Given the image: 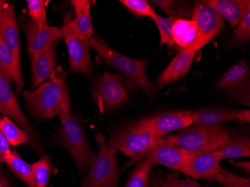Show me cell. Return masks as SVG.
I'll return each mask as SVG.
<instances>
[{
    "mask_svg": "<svg viewBox=\"0 0 250 187\" xmlns=\"http://www.w3.org/2000/svg\"><path fill=\"white\" fill-rule=\"evenodd\" d=\"M230 132L222 125H195L165 137L167 141L191 153L220 150L226 145Z\"/></svg>",
    "mask_w": 250,
    "mask_h": 187,
    "instance_id": "5",
    "label": "cell"
},
{
    "mask_svg": "<svg viewBox=\"0 0 250 187\" xmlns=\"http://www.w3.org/2000/svg\"><path fill=\"white\" fill-rule=\"evenodd\" d=\"M192 120L195 125H222L231 121L250 123V111L249 109H203L192 112Z\"/></svg>",
    "mask_w": 250,
    "mask_h": 187,
    "instance_id": "17",
    "label": "cell"
},
{
    "mask_svg": "<svg viewBox=\"0 0 250 187\" xmlns=\"http://www.w3.org/2000/svg\"><path fill=\"white\" fill-rule=\"evenodd\" d=\"M134 85L126 76L104 72L95 80L92 87L95 105L101 113L113 109L128 99Z\"/></svg>",
    "mask_w": 250,
    "mask_h": 187,
    "instance_id": "7",
    "label": "cell"
},
{
    "mask_svg": "<svg viewBox=\"0 0 250 187\" xmlns=\"http://www.w3.org/2000/svg\"><path fill=\"white\" fill-rule=\"evenodd\" d=\"M191 20L196 22V38L192 46L198 51L213 40L224 22V19L206 1L196 2Z\"/></svg>",
    "mask_w": 250,
    "mask_h": 187,
    "instance_id": "9",
    "label": "cell"
},
{
    "mask_svg": "<svg viewBox=\"0 0 250 187\" xmlns=\"http://www.w3.org/2000/svg\"><path fill=\"white\" fill-rule=\"evenodd\" d=\"M197 52L193 46L180 51L159 76L155 82L156 86L161 88L185 77L188 74Z\"/></svg>",
    "mask_w": 250,
    "mask_h": 187,
    "instance_id": "14",
    "label": "cell"
},
{
    "mask_svg": "<svg viewBox=\"0 0 250 187\" xmlns=\"http://www.w3.org/2000/svg\"><path fill=\"white\" fill-rule=\"evenodd\" d=\"M214 181L224 187H250V178L239 176L223 168L214 177Z\"/></svg>",
    "mask_w": 250,
    "mask_h": 187,
    "instance_id": "32",
    "label": "cell"
},
{
    "mask_svg": "<svg viewBox=\"0 0 250 187\" xmlns=\"http://www.w3.org/2000/svg\"><path fill=\"white\" fill-rule=\"evenodd\" d=\"M10 145L6 137L0 129V164L3 163V159L10 150Z\"/></svg>",
    "mask_w": 250,
    "mask_h": 187,
    "instance_id": "36",
    "label": "cell"
},
{
    "mask_svg": "<svg viewBox=\"0 0 250 187\" xmlns=\"http://www.w3.org/2000/svg\"><path fill=\"white\" fill-rule=\"evenodd\" d=\"M211 8L224 20L228 21L231 28H235L250 8V0H207Z\"/></svg>",
    "mask_w": 250,
    "mask_h": 187,
    "instance_id": "20",
    "label": "cell"
},
{
    "mask_svg": "<svg viewBox=\"0 0 250 187\" xmlns=\"http://www.w3.org/2000/svg\"><path fill=\"white\" fill-rule=\"evenodd\" d=\"M71 5L75 11V18L66 21L64 25L73 33L83 38L92 37L93 35L90 0H73Z\"/></svg>",
    "mask_w": 250,
    "mask_h": 187,
    "instance_id": "19",
    "label": "cell"
},
{
    "mask_svg": "<svg viewBox=\"0 0 250 187\" xmlns=\"http://www.w3.org/2000/svg\"><path fill=\"white\" fill-rule=\"evenodd\" d=\"M0 113L15 121L29 135L31 139L30 146L37 154L44 155L43 147L39 141L37 132L28 122L17 100L11 83L0 71Z\"/></svg>",
    "mask_w": 250,
    "mask_h": 187,
    "instance_id": "8",
    "label": "cell"
},
{
    "mask_svg": "<svg viewBox=\"0 0 250 187\" xmlns=\"http://www.w3.org/2000/svg\"><path fill=\"white\" fill-rule=\"evenodd\" d=\"M192 153L167 142L159 145L147 152L143 157L157 164L178 170L192 178V174L188 166V160Z\"/></svg>",
    "mask_w": 250,
    "mask_h": 187,
    "instance_id": "12",
    "label": "cell"
},
{
    "mask_svg": "<svg viewBox=\"0 0 250 187\" xmlns=\"http://www.w3.org/2000/svg\"><path fill=\"white\" fill-rule=\"evenodd\" d=\"M120 2L136 16L147 17L153 20L157 15L146 0H121Z\"/></svg>",
    "mask_w": 250,
    "mask_h": 187,
    "instance_id": "34",
    "label": "cell"
},
{
    "mask_svg": "<svg viewBox=\"0 0 250 187\" xmlns=\"http://www.w3.org/2000/svg\"><path fill=\"white\" fill-rule=\"evenodd\" d=\"M167 142L165 138L154 137L135 123L113 132L106 145L130 157V160L122 168V173L130 166L140 162L151 149Z\"/></svg>",
    "mask_w": 250,
    "mask_h": 187,
    "instance_id": "4",
    "label": "cell"
},
{
    "mask_svg": "<svg viewBox=\"0 0 250 187\" xmlns=\"http://www.w3.org/2000/svg\"><path fill=\"white\" fill-rule=\"evenodd\" d=\"M155 164L147 159L138 162V165L130 172L128 180L124 187H147L150 172Z\"/></svg>",
    "mask_w": 250,
    "mask_h": 187,
    "instance_id": "27",
    "label": "cell"
},
{
    "mask_svg": "<svg viewBox=\"0 0 250 187\" xmlns=\"http://www.w3.org/2000/svg\"><path fill=\"white\" fill-rule=\"evenodd\" d=\"M248 64L245 60L237 62L231 66L226 71L216 83V87L219 89L225 91H238L245 88L246 83L248 82Z\"/></svg>",
    "mask_w": 250,
    "mask_h": 187,
    "instance_id": "21",
    "label": "cell"
},
{
    "mask_svg": "<svg viewBox=\"0 0 250 187\" xmlns=\"http://www.w3.org/2000/svg\"><path fill=\"white\" fill-rule=\"evenodd\" d=\"M158 182L162 187H202L190 178L181 179L172 174H167L165 178H159Z\"/></svg>",
    "mask_w": 250,
    "mask_h": 187,
    "instance_id": "35",
    "label": "cell"
},
{
    "mask_svg": "<svg viewBox=\"0 0 250 187\" xmlns=\"http://www.w3.org/2000/svg\"><path fill=\"white\" fill-rule=\"evenodd\" d=\"M59 41L42 53L30 57L32 85L34 88H37L57 71L56 53Z\"/></svg>",
    "mask_w": 250,
    "mask_h": 187,
    "instance_id": "16",
    "label": "cell"
},
{
    "mask_svg": "<svg viewBox=\"0 0 250 187\" xmlns=\"http://www.w3.org/2000/svg\"><path fill=\"white\" fill-rule=\"evenodd\" d=\"M0 39L21 60V40L14 3H8L4 11L0 24Z\"/></svg>",
    "mask_w": 250,
    "mask_h": 187,
    "instance_id": "18",
    "label": "cell"
},
{
    "mask_svg": "<svg viewBox=\"0 0 250 187\" xmlns=\"http://www.w3.org/2000/svg\"><path fill=\"white\" fill-rule=\"evenodd\" d=\"M167 13L169 18L175 19H186L191 18L192 8L187 4L171 0H154L151 1Z\"/></svg>",
    "mask_w": 250,
    "mask_h": 187,
    "instance_id": "28",
    "label": "cell"
},
{
    "mask_svg": "<svg viewBox=\"0 0 250 187\" xmlns=\"http://www.w3.org/2000/svg\"><path fill=\"white\" fill-rule=\"evenodd\" d=\"M1 174H1V170H0V175H1Z\"/></svg>",
    "mask_w": 250,
    "mask_h": 187,
    "instance_id": "41",
    "label": "cell"
},
{
    "mask_svg": "<svg viewBox=\"0 0 250 187\" xmlns=\"http://www.w3.org/2000/svg\"><path fill=\"white\" fill-rule=\"evenodd\" d=\"M23 26L27 38V50L29 57L42 53L55 42L62 39V27L48 25L39 26L31 20L26 21Z\"/></svg>",
    "mask_w": 250,
    "mask_h": 187,
    "instance_id": "13",
    "label": "cell"
},
{
    "mask_svg": "<svg viewBox=\"0 0 250 187\" xmlns=\"http://www.w3.org/2000/svg\"><path fill=\"white\" fill-rule=\"evenodd\" d=\"M99 151L80 187H119L121 171L118 169L117 150L106 145L105 138L97 136Z\"/></svg>",
    "mask_w": 250,
    "mask_h": 187,
    "instance_id": "6",
    "label": "cell"
},
{
    "mask_svg": "<svg viewBox=\"0 0 250 187\" xmlns=\"http://www.w3.org/2000/svg\"><path fill=\"white\" fill-rule=\"evenodd\" d=\"M62 39H64L69 56L71 71L83 74L87 78L92 80L95 77V69L90 58L89 50L92 48L91 39L93 36L81 37L73 33L64 26L62 27Z\"/></svg>",
    "mask_w": 250,
    "mask_h": 187,
    "instance_id": "10",
    "label": "cell"
},
{
    "mask_svg": "<svg viewBox=\"0 0 250 187\" xmlns=\"http://www.w3.org/2000/svg\"><path fill=\"white\" fill-rule=\"evenodd\" d=\"M11 171L28 187H36V181L32 174L31 164L26 163L16 149L10 150L3 159Z\"/></svg>",
    "mask_w": 250,
    "mask_h": 187,
    "instance_id": "25",
    "label": "cell"
},
{
    "mask_svg": "<svg viewBox=\"0 0 250 187\" xmlns=\"http://www.w3.org/2000/svg\"><path fill=\"white\" fill-rule=\"evenodd\" d=\"M8 2L3 1V0H0V24H1V21H2V16H3L4 11H5V8L8 5Z\"/></svg>",
    "mask_w": 250,
    "mask_h": 187,
    "instance_id": "37",
    "label": "cell"
},
{
    "mask_svg": "<svg viewBox=\"0 0 250 187\" xmlns=\"http://www.w3.org/2000/svg\"><path fill=\"white\" fill-rule=\"evenodd\" d=\"M60 136L64 148L74 160L81 178L92 165L96 153L90 145L85 128L72 112H59Z\"/></svg>",
    "mask_w": 250,
    "mask_h": 187,
    "instance_id": "3",
    "label": "cell"
},
{
    "mask_svg": "<svg viewBox=\"0 0 250 187\" xmlns=\"http://www.w3.org/2000/svg\"><path fill=\"white\" fill-rule=\"evenodd\" d=\"M162 187L158 182V179L153 178V179H149V183H148V187Z\"/></svg>",
    "mask_w": 250,
    "mask_h": 187,
    "instance_id": "40",
    "label": "cell"
},
{
    "mask_svg": "<svg viewBox=\"0 0 250 187\" xmlns=\"http://www.w3.org/2000/svg\"><path fill=\"white\" fill-rule=\"evenodd\" d=\"M220 160L249 157L250 156V137L242 133H231L224 147L216 150Z\"/></svg>",
    "mask_w": 250,
    "mask_h": 187,
    "instance_id": "23",
    "label": "cell"
},
{
    "mask_svg": "<svg viewBox=\"0 0 250 187\" xmlns=\"http://www.w3.org/2000/svg\"><path fill=\"white\" fill-rule=\"evenodd\" d=\"M172 37L175 47L180 51L189 48L196 40V22L192 20H176L172 26Z\"/></svg>",
    "mask_w": 250,
    "mask_h": 187,
    "instance_id": "24",
    "label": "cell"
},
{
    "mask_svg": "<svg viewBox=\"0 0 250 187\" xmlns=\"http://www.w3.org/2000/svg\"><path fill=\"white\" fill-rule=\"evenodd\" d=\"M220 157L216 150L203 153H192L188 160V166L196 180L214 181V177L221 170Z\"/></svg>",
    "mask_w": 250,
    "mask_h": 187,
    "instance_id": "15",
    "label": "cell"
},
{
    "mask_svg": "<svg viewBox=\"0 0 250 187\" xmlns=\"http://www.w3.org/2000/svg\"><path fill=\"white\" fill-rule=\"evenodd\" d=\"M0 187H14L8 183V181L5 179V177L2 176V174L0 175Z\"/></svg>",
    "mask_w": 250,
    "mask_h": 187,
    "instance_id": "39",
    "label": "cell"
},
{
    "mask_svg": "<svg viewBox=\"0 0 250 187\" xmlns=\"http://www.w3.org/2000/svg\"><path fill=\"white\" fill-rule=\"evenodd\" d=\"M250 39V8L247 11L239 23L236 26L234 33L226 47L236 48L247 43Z\"/></svg>",
    "mask_w": 250,
    "mask_h": 187,
    "instance_id": "29",
    "label": "cell"
},
{
    "mask_svg": "<svg viewBox=\"0 0 250 187\" xmlns=\"http://www.w3.org/2000/svg\"><path fill=\"white\" fill-rule=\"evenodd\" d=\"M237 166L241 167L244 171H250V163L249 161H242L237 163Z\"/></svg>",
    "mask_w": 250,
    "mask_h": 187,
    "instance_id": "38",
    "label": "cell"
},
{
    "mask_svg": "<svg viewBox=\"0 0 250 187\" xmlns=\"http://www.w3.org/2000/svg\"><path fill=\"white\" fill-rule=\"evenodd\" d=\"M0 71L6 77L10 83L12 82L16 84L17 89L19 91L23 88L21 71V60H18L5 43L0 39Z\"/></svg>",
    "mask_w": 250,
    "mask_h": 187,
    "instance_id": "22",
    "label": "cell"
},
{
    "mask_svg": "<svg viewBox=\"0 0 250 187\" xmlns=\"http://www.w3.org/2000/svg\"><path fill=\"white\" fill-rule=\"evenodd\" d=\"M36 187H47L51 174V161L47 156L43 155L40 160L31 164Z\"/></svg>",
    "mask_w": 250,
    "mask_h": 187,
    "instance_id": "30",
    "label": "cell"
},
{
    "mask_svg": "<svg viewBox=\"0 0 250 187\" xmlns=\"http://www.w3.org/2000/svg\"><path fill=\"white\" fill-rule=\"evenodd\" d=\"M67 73L57 69L49 81L32 91H22L25 102L35 118L49 120L59 112H71V98L65 84Z\"/></svg>",
    "mask_w": 250,
    "mask_h": 187,
    "instance_id": "1",
    "label": "cell"
},
{
    "mask_svg": "<svg viewBox=\"0 0 250 187\" xmlns=\"http://www.w3.org/2000/svg\"><path fill=\"white\" fill-rule=\"evenodd\" d=\"M0 129L9 143L10 146L17 147L22 144L31 143L30 137L25 130L19 127L7 116L0 118Z\"/></svg>",
    "mask_w": 250,
    "mask_h": 187,
    "instance_id": "26",
    "label": "cell"
},
{
    "mask_svg": "<svg viewBox=\"0 0 250 187\" xmlns=\"http://www.w3.org/2000/svg\"><path fill=\"white\" fill-rule=\"evenodd\" d=\"M136 125L156 138H163L172 132L184 130L193 125L192 112L175 111L147 117Z\"/></svg>",
    "mask_w": 250,
    "mask_h": 187,
    "instance_id": "11",
    "label": "cell"
},
{
    "mask_svg": "<svg viewBox=\"0 0 250 187\" xmlns=\"http://www.w3.org/2000/svg\"><path fill=\"white\" fill-rule=\"evenodd\" d=\"M177 19L172 18H164L157 15L153 21L155 22L161 35V45H167L170 47H175L172 37V26Z\"/></svg>",
    "mask_w": 250,
    "mask_h": 187,
    "instance_id": "31",
    "label": "cell"
},
{
    "mask_svg": "<svg viewBox=\"0 0 250 187\" xmlns=\"http://www.w3.org/2000/svg\"><path fill=\"white\" fill-rule=\"evenodd\" d=\"M47 1L44 0H27L28 10L31 21L39 26H47L46 5Z\"/></svg>",
    "mask_w": 250,
    "mask_h": 187,
    "instance_id": "33",
    "label": "cell"
},
{
    "mask_svg": "<svg viewBox=\"0 0 250 187\" xmlns=\"http://www.w3.org/2000/svg\"><path fill=\"white\" fill-rule=\"evenodd\" d=\"M91 46L97 53L98 62L106 63L110 67L120 71L138 85L149 99H153L158 88L147 77L146 66L148 60H139L124 56L111 48L100 38L92 37Z\"/></svg>",
    "mask_w": 250,
    "mask_h": 187,
    "instance_id": "2",
    "label": "cell"
}]
</instances>
